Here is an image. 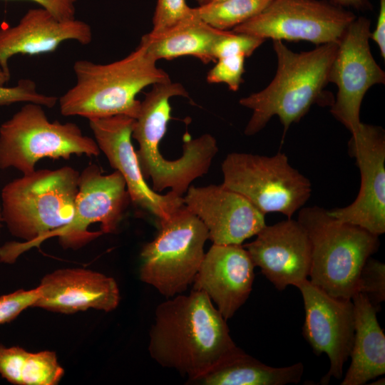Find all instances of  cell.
Returning <instances> with one entry per match:
<instances>
[{
    "instance_id": "30",
    "label": "cell",
    "mask_w": 385,
    "mask_h": 385,
    "mask_svg": "<svg viewBox=\"0 0 385 385\" xmlns=\"http://www.w3.org/2000/svg\"><path fill=\"white\" fill-rule=\"evenodd\" d=\"M192 16L185 0H158L150 32H160Z\"/></svg>"
},
{
    "instance_id": "16",
    "label": "cell",
    "mask_w": 385,
    "mask_h": 385,
    "mask_svg": "<svg viewBox=\"0 0 385 385\" xmlns=\"http://www.w3.org/2000/svg\"><path fill=\"white\" fill-rule=\"evenodd\" d=\"M243 247L255 266L279 291L289 285L296 287L309 275L311 242L297 220L287 218L265 225L255 240Z\"/></svg>"
},
{
    "instance_id": "28",
    "label": "cell",
    "mask_w": 385,
    "mask_h": 385,
    "mask_svg": "<svg viewBox=\"0 0 385 385\" xmlns=\"http://www.w3.org/2000/svg\"><path fill=\"white\" fill-rule=\"evenodd\" d=\"M58 102L56 96L37 91L36 83L31 79L23 78L11 87L0 86V106L16 103H34L43 107L53 108Z\"/></svg>"
},
{
    "instance_id": "19",
    "label": "cell",
    "mask_w": 385,
    "mask_h": 385,
    "mask_svg": "<svg viewBox=\"0 0 385 385\" xmlns=\"http://www.w3.org/2000/svg\"><path fill=\"white\" fill-rule=\"evenodd\" d=\"M92 37L90 25L83 21H61L44 8L30 9L15 26L0 29V68L10 78L12 56L53 52L66 41L88 45Z\"/></svg>"
},
{
    "instance_id": "2",
    "label": "cell",
    "mask_w": 385,
    "mask_h": 385,
    "mask_svg": "<svg viewBox=\"0 0 385 385\" xmlns=\"http://www.w3.org/2000/svg\"><path fill=\"white\" fill-rule=\"evenodd\" d=\"M273 48L277 58L274 78L262 91L240 99L239 103L252 111L245 128L246 135L259 133L276 115L283 125L282 143L290 125L298 123L313 105H332L334 98L324 88L337 43L297 53L282 41H273Z\"/></svg>"
},
{
    "instance_id": "8",
    "label": "cell",
    "mask_w": 385,
    "mask_h": 385,
    "mask_svg": "<svg viewBox=\"0 0 385 385\" xmlns=\"http://www.w3.org/2000/svg\"><path fill=\"white\" fill-rule=\"evenodd\" d=\"M158 225L156 237L141 250L140 278L171 298L193 283L209 234L185 204Z\"/></svg>"
},
{
    "instance_id": "35",
    "label": "cell",
    "mask_w": 385,
    "mask_h": 385,
    "mask_svg": "<svg viewBox=\"0 0 385 385\" xmlns=\"http://www.w3.org/2000/svg\"><path fill=\"white\" fill-rule=\"evenodd\" d=\"M330 4L345 9L364 11L371 9L369 0H326Z\"/></svg>"
},
{
    "instance_id": "24",
    "label": "cell",
    "mask_w": 385,
    "mask_h": 385,
    "mask_svg": "<svg viewBox=\"0 0 385 385\" xmlns=\"http://www.w3.org/2000/svg\"><path fill=\"white\" fill-rule=\"evenodd\" d=\"M272 0H223L192 8L194 16L222 31L242 24L262 11Z\"/></svg>"
},
{
    "instance_id": "29",
    "label": "cell",
    "mask_w": 385,
    "mask_h": 385,
    "mask_svg": "<svg viewBox=\"0 0 385 385\" xmlns=\"http://www.w3.org/2000/svg\"><path fill=\"white\" fill-rule=\"evenodd\" d=\"M244 56H232L221 58L216 61L215 66L207 75L209 83H225L230 90L237 91L243 82L242 75L245 73Z\"/></svg>"
},
{
    "instance_id": "34",
    "label": "cell",
    "mask_w": 385,
    "mask_h": 385,
    "mask_svg": "<svg viewBox=\"0 0 385 385\" xmlns=\"http://www.w3.org/2000/svg\"><path fill=\"white\" fill-rule=\"evenodd\" d=\"M377 45L383 59L385 58V0H379V10L375 29L370 35Z\"/></svg>"
},
{
    "instance_id": "26",
    "label": "cell",
    "mask_w": 385,
    "mask_h": 385,
    "mask_svg": "<svg viewBox=\"0 0 385 385\" xmlns=\"http://www.w3.org/2000/svg\"><path fill=\"white\" fill-rule=\"evenodd\" d=\"M356 292L364 295L377 312L381 310L385 300L384 263L371 257L366 260L359 274Z\"/></svg>"
},
{
    "instance_id": "4",
    "label": "cell",
    "mask_w": 385,
    "mask_h": 385,
    "mask_svg": "<svg viewBox=\"0 0 385 385\" xmlns=\"http://www.w3.org/2000/svg\"><path fill=\"white\" fill-rule=\"evenodd\" d=\"M140 102L135 119L132 138L138 144L135 151L138 164L145 180L151 179L152 189L159 193L166 188L182 196L191 183L205 175L218 152L215 138L203 134L187 139L183 145V155L176 160L165 159L159 150L171 118L170 99L174 96L188 97L180 83L171 81L155 83Z\"/></svg>"
},
{
    "instance_id": "17",
    "label": "cell",
    "mask_w": 385,
    "mask_h": 385,
    "mask_svg": "<svg viewBox=\"0 0 385 385\" xmlns=\"http://www.w3.org/2000/svg\"><path fill=\"white\" fill-rule=\"evenodd\" d=\"M184 203L216 245H242L265 225V214L241 194L221 185L190 186Z\"/></svg>"
},
{
    "instance_id": "38",
    "label": "cell",
    "mask_w": 385,
    "mask_h": 385,
    "mask_svg": "<svg viewBox=\"0 0 385 385\" xmlns=\"http://www.w3.org/2000/svg\"><path fill=\"white\" fill-rule=\"evenodd\" d=\"M2 222H3L2 210H1V202H0V229L1 227Z\"/></svg>"
},
{
    "instance_id": "31",
    "label": "cell",
    "mask_w": 385,
    "mask_h": 385,
    "mask_svg": "<svg viewBox=\"0 0 385 385\" xmlns=\"http://www.w3.org/2000/svg\"><path fill=\"white\" fill-rule=\"evenodd\" d=\"M41 295L39 286L29 289H18L0 296V325L15 319L23 311L34 307Z\"/></svg>"
},
{
    "instance_id": "5",
    "label": "cell",
    "mask_w": 385,
    "mask_h": 385,
    "mask_svg": "<svg viewBox=\"0 0 385 385\" xmlns=\"http://www.w3.org/2000/svg\"><path fill=\"white\" fill-rule=\"evenodd\" d=\"M156 62L140 43L127 56L112 63L76 61L73 66L76 83L58 99L61 115L88 120L124 115L135 119L141 102L137 95L150 85L171 81Z\"/></svg>"
},
{
    "instance_id": "23",
    "label": "cell",
    "mask_w": 385,
    "mask_h": 385,
    "mask_svg": "<svg viewBox=\"0 0 385 385\" xmlns=\"http://www.w3.org/2000/svg\"><path fill=\"white\" fill-rule=\"evenodd\" d=\"M304 373L302 362L272 367L240 348L225 357L195 382L205 385H285L298 384Z\"/></svg>"
},
{
    "instance_id": "22",
    "label": "cell",
    "mask_w": 385,
    "mask_h": 385,
    "mask_svg": "<svg viewBox=\"0 0 385 385\" xmlns=\"http://www.w3.org/2000/svg\"><path fill=\"white\" fill-rule=\"evenodd\" d=\"M225 31L210 26L192 14L163 31L143 35L140 43L156 61L190 56L208 63L215 62L213 46Z\"/></svg>"
},
{
    "instance_id": "12",
    "label": "cell",
    "mask_w": 385,
    "mask_h": 385,
    "mask_svg": "<svg viewBox=\"0 0 385 385\" xmlns=\"http://www.w3.org/2000/svg\"><path fill=\"white\" fill-rule=\"evenodd\" d=\"M370 26L364 16L356 17L348 26L337 42L329 73V83L337 87L330 113L351 133L361 124L360 109L367 91L385 83V73L371 52Z\"/></svg>"
},
{
    "instance_id": "27",
    "label": "cell",
    "mask_w": 385,
    "mask_h": 385,
    "mask_svg": "<svg viewBox=\"0 0 385 385\" xmlns=\"http://www.w3.org/2000/svg\"><path fill=\"white\" fill-rule=\"evenodd\" d=\"M265 41L250 34L226 31L214 44L212 56L215 62L227 56L249 57Z\"/></svg>"
},
{
    "instance_id": "18",
    "label": "cell",
    "mask_w": 385,
    "mask_h": 385,
    "mask_svg": "<svg viewBox=\"0 0 385 385\" xmlns=\"http://www.w3.org/2000/svg\"><path fill=\"white\" fill-rule=\"evenodd\" d=\"M255 267L242 245L213 244L205 254L192 289L205 292L227 320L249 297Z\"/></svg>"
},
{
    "instance_id": "13",
    "label": "cell",
    "mask_w": 385,
    "mask_h": 385,
    "mask_svg": "<svg viewBox=\"0 0 385 385\" xmlns=\"http://www.w3.org/2000/svg\"><path fill=\"white\" fill-rule=\"evenodd\" d=\"M296 287L302 294L305 312L302 335L314 354L324 353L329 357V369L320 384H328L332 378L341 379L354 338L353 302L329 295L308 279Z\"/></svg>"
},
{
    "instance_id": "39",
    "label": "cell",
    "mask_w": 385,
    "mask_h": 385,
    "mask_svg": "<svg viewBox=\"0 0 385 385\" xmlns=\"http://www.w3.org/2000/svg\"><path fill=\"white\" fill-rule=\"evenodd\" d=\"M196 1L199 3L200 5L202 4L204 1V0H196Z\"/></svg>"
},
{
    "instance_id": "14",
    "label": "cell",
    "mask_w": 385,
    "mask_h": 385,
    "mask_svg": "<svg viewBox=\"0 0 385 385\" xmlns=\"http://www.w3.org/2000/svg\"><path fill=\"white\" fill-rule=\"evenodd\" d=\"M361 175L360 189L350 205L328 210L333 217L379 236L385 232V132L364 123L348 143Z\"/></svg>"
},
{
    "instance_id": "6",
    "label": "cell",
    "mask_w": 385,
    "mask_h": 385,
    "mask_svg": "<svg viewBox=\"0 0 385 385\" xmlns=\"http://www.w3.org/2000/svg\"><path fill=\"white\" fill-rule=\"evenodd\" d=\"M297 220L311 242L309 282L331 296L351 299L364 265L379 249V236L317 205L302 207Z\"/></svg>"
},
{
    "instance_id": "37",
    "label": "cell",
    "mask_w": 385,
    "mask_h": 385,
    "mask_svg": "<svg viewBox=\"0 0 385 385\" xmlns=\"http://www.w3.org/2000/svg\"><path fill=\"white\" fill-rule=\"evenodd\" d=\"M223 0H204L202 4H208V3H213V2H217ZM201 4V5H202Z\"/></svg>"
},
{
    "instance_id": "21",
    "label": "cell",
    "mask_w": 385,
    "mask_h": 385,
    "mask_svg": "<svg viewBox=\"0 0 385 385\" xmlns=\"http://www.w3.org/2000/svg\"><path fill=\"white\" fill-rule=\"evenodd\" d=\"M355 331L351 363L342 385H363L385 374V335L377 320V312L367 298L355 293Z\"/></svg>"
},
{
    "instance_id": "7",
    "label": "cell",
    "mask_w": 385,
    "mask_h": 385,
    "mask_svg": "<svg viewBox=\"0 0 385 385\" xmlns=\"http://www.w3.org/2000/svg\"><path fill=\"white\" fill-rule=\"evenodd\" d=\"M43 107L26 103L1 125V170L13 168L26 175L43 158L68 160L73 155L100 154L96 140L84 135L78 125L50 121Z\"/></svg>"
},
{
    "instance_id": "25",
    "label": "cell",
    "mask_w": 385,
    "mask_h": 385,
    "mask_svg": "<svg viewBox=\"0 0 385 385\" xmlns=\"http://www.w3.org/2000/svg\"><path fill=\"white\" fill-rule=\"evenodd\" d=\"M65 374L56 352H28L24 363L21 385H56Z\"/></svg>"
},
{
    "instance_id": "10",
    "label": "cell",
    "mask_w": 385,
    "mask_h": 385,
    "mask_svg": "<svg viewBox=\"0 0 385 385\" xmlns=\"http://www.w3.org/2000/svg\"><path fill=\"white\" fill-rule=\"evenodd\" d=\"M130 202L125 181L118 171L105 175L98 165L91 164L80 173L71 221L45 235L34 247L57 237L63 249L76 250L102 234L115 233Z\"/></svg>"
},
{
    "instance_id": "32",
    "label": "cell",
    "mask_w": 385,
    "mask_h": 385,
    "mask_svg": "<svg viewBox=\"0 0 385 385\" xmlns=\"http://www.w3.org/2000/svg\"><path fill=\"white\" fill-rule=\"evenodd\" d=\"M28 351L21 346H0V374L7 381L21 385V371Z\"/></svg>"
},
{
    "instance_id": "1",
    "label": "cell",
    "mask_w": 385,
    "mask_h": 385,
    "mask_svg": "<svg viewBox=\"0 0 385 385\" xmlns=\"http://www.w3.org/2000/svg\"><path fill=\"white\" fill-rule=\"evenodd\" d=\"M226 321L205 292L175 295L156 308L149 353L195 382L237 349Z\"/></svg>"
},
{
    "instance_id": "9",
    "label": "cell",
    "mask_w": 385,
    "mask_h": 385,
    "mask_svg": "<svg viewBox=\"0 0 385 385\" xmlns=\"http://www.w3.org/2000/svg\"><path fill=\"white\" fill-rule=\"evenodd\" d=\"M222 185L246 197L265 215L292 218L309 200V180L293 168L286 154L272 156L233 152L222 163Z\"/></svg>"
},
{
    "instance_id": "33",
    "label": "cell",
    "mask_w": 385,
    "mask_h": 385,
    "mask_svg": "<svg viewBox=\"0 0 385 385\" xmlns=\"http://www.w3.org/2000/svg\"><path fill=\"white\" fill-rule=\"evenodd\" d=\"M39 5L50 11L61 21L75 19L76 3L78 0H26Z\"/></svg>"
},
{
    "instance_id": "36",
    "label": "cell",
    "mask_w": 385,
    "mask_h": 385,
    "mask_svg": "<svg viewBox=\"0 0 385 385\" xmlns=\"http://www.w3.org/2000/svg\"><path fill=\"white\" fill-rule=\"evenodd\" d=\"M9 78L0 68V86H4L6 82L9 81Z\"/></svg>"
},
{
    "instance_id": "11",
    "label": "cell",
    "mask_w": 385,
    "mask_h": 385,
    "mask_svg": "<svg viewBox=\"0 0 385 385\" xmlns=\"http://www.w3.org/2000/svg\"><path fill=\"white\" fill-rule=\"evenodd\" d=\"M356 16L326 0H272L260 14L232 29L273 41L337 43Z\"/></svg>"
},
{
    "instance_id": "3",
    "label": "cell",
    "mask_w": 385,
    "mask_h": 385,
    "mask_svg": "<svg viewBox=\"0 0 385 385\" xmlns=\"http://www.w3.org/2000/svg\"><path fill=\"white\" fill-rule=\"evenodd\" d=\"M80 173L70 166L35 170L14 179L1 190L3 222L22 242L0 247V262L14 263L42 237L72 219Z\"/></svg>"
},
{
    "instance_id": "20",
    "label": "cell",
    "mask_w": 385,
    "mask_h": 385,
    "mask_svg": "<svg viewBox=\"0 0 385 385\" xmlns=\"http://www.w3.org/2000/svg\"><path fill=\"white\" fill-rule=\"evenodd\" d=\"M38 286L41 295L34 307L57 313L70 314L89 309L108 312L120 302L113 278L85 268L58 269L46 274Z\"/></svg>"
},
{
    "instance_id": "15",
    "label": "cell",
    "mask_w": 385,
    "mask_h": 385,
    "mask_svg": "<svg viewBox=\"0 0 385 385\" xmlns=\"http://www.w3.org/2000/svg\"><path fill=\"white\" fill-rule=\"evenodd\" d=\"M88 121L100 151L123 177L131 202L158 220L168 218L185 204L183 197L173 191L160 194L147 184L131 141L135 118L117 115Z\"/></svg>"
}]
</instances>
